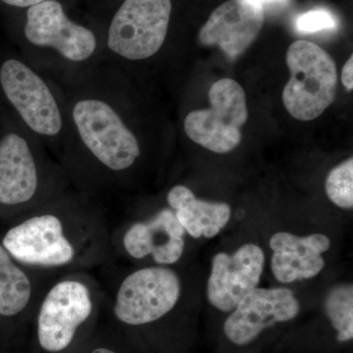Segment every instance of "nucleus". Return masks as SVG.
I'll return each instance as SVG.
<instances>
[{
  "label": "nucleus",
  "mask_w": 353,
  "mask_h": 353,
  "mask_svg": "<svg viewBox=\"0 0 353 353\" xmlns=\"http://www.w3.org/2000/svg\"><path fill=\"white\" fill-rule=\"evenodd\" d=\"M285 60L290 79L283 92L285 108L297 120H314L336 99V62L326 50L306 41L290 44Z\"/></svg>",
  "instance_id": "nucleus-1"
},
{
  "label": "nucleus",
  "mask_w": 353,
  "mask_h": 353,
  "mask_svg": "<svg viewBox=\"0 0 353 353\" xmlns=\"http://www.w3.org/2000/svg\"><path fill=\"white\" fill-rule=\"evenodd\" d=\"M73 223L57 213H37L10 228L1 245L18 263L38 268H64L81 259Z\"/></svg>",
  "instance_id": "nucleus-2"
},
{
  "label": "nucleus",
  "mask_w": 353,
  "mask_h": 353,
  "mask_svg": "<svg viewBox=\"0 0 353 353\" xmlns=\"http://www.w3.org/2000/svg\"><path fill=\"white\" fill-rule=\"evenodd\" d=\"M72 117L88 152L109 170H127L141 155L138 139L108 102L82 99Z\"/></svg>",
  "instance_id": "nucleus-3"
},
{
  "label": "nucleus",
  "mask_w": 353,
  "mask_h": 353,
  "mask_svg": "<svg viewBox=\"0 0 353 353\" xmlns=\"http://www.w3.org/2000/svg\"><path fill=\"white\" fill-rule=\"evenodd\" d=\"M211 108L192 111L185 131L197 145L215 153L234 150L241 141V128L248 121L245 92L240 83L226 78L213 83L208 92Z\"/></svg>",
  "instance_id": "nucleus-4"
},
{
  "label": "nucleus",
  "mask_w": 353,
  "mask_h": 353,
  "mask_svg": "<svg viewBox=\"0 0 353 353\" xmlns=\"http://www.w3.org/2000/svg\"><path fill=\"white\" fill-rule=\"evenodd\" d=\"M171 11V0H125L109 28V50L129 60L157 54L166 39Z\"/></svg>",
  "instance_id": "nucleus-5"
},
{
  "label": "nucleus",
  "mask_w": 353,
  "mask_h": 353,
  "mask_svg": "<svg viewBox=\"0 0 353 353\" xmlns=\"http://www.w3.org/2000/svg\"><path fill=\"white\" fill-rule=\"evenodd\" d=\"M181 296L178 275L167 267H146L128 275L114 299L117 319L141 326L161 319L175 307Z\"/></svg>",
  "instance_id": "nucleus-6"
},
{
  "label": "nucleus",
  "mask_w": 353,
  "mask_h": 353,
  "mask_svg": "<svg viewBox=\"0 0 353 353\" xmlns=\"http://www.w3.org/2000/svg\"><path fill=\"white\" fill-rule=\"evenodd\" d=\"M90 285L78 279L59 281L46 292L39 307V345L48 352H60L71 345L77 330L94 310Z\"/></svg>",
  "instance_id": "nucleus-7"
},
{
  "label": "nucleus",
  "mask_w": 353,
  "mask_h": 353,
  "mask_svg": "<svg viewBox=\"0 0 353 353\" xmlns=\"http://www.w3.org/2000/svg\"><path fill=\"white\" fill-rule=\"evenodd\" d=\"M2 90L28 127L44 137L57 136L63 126L57 99L30 67L9 59L0 69Z\"/></svg>",
  "instance_id": "nucleus-8"
},
{
  "label": "nucleus",
  "mask_w": 353,
  "mask_h": 353,
  "mask_svg": "<svg viewBox=\"0 0 353 353\" xmlns=\"http://www.w3.org/2000/svg\"><path fill=\"white\" fill-rule=\"evenodd\" d=\"M25 36L34 46L53 48L73 62L92 57L97 46L94 32L70 20L57 0H46L30 7Z\"/></svg>",
  "instance_id": "nucleus-9"
},
{
  "label": "nucleus",
  "mask_w": 353,
  "mask_h": 353,
  "mask_svg": "<svg viewBox=\"0 0 353 353\" xmlns=\"http://www.w3.org/2000/svg\"><path fill=\"white\" fill-rule=\"evenodd\" d=\"M301 304L294 292L284 288H255L246 294L227 318L224 334L234 345H248L265 329L294 319Z\"/></svg>",
  "instance_id": "nucleus-10"
},
{
  "label": "nucleus",
  "mask_w": 353,
  "mask_h": 353,
  "mask_svg": "<svg viewBox=\"0 0 353 353\" xmlns=\"http://www.w3.org/2000/svg\"><path fill=\"white\" fill-rule=\"evenodd\" d=\"M265 255L259 245H243L233 255L218 253L212 260L208 299L222 312H230L257 288L264 269Z\"/></svg>",
  "instance_id": "nucleus-11"
},
{
  "label": "nucleus",
  "mask_w": 353,
  "mask_h": 353,
  "mask_svg": "<svg viewBox=\"0 0 353 353\" xmlns=\"http://www.w3.org/2000/svg\"><path fill=\"white\" fill-rule=\"evenodd\" d=\"M264 9L250 0H228L216 8L199 32L201 44L218 46L231 60L236 59L259 37Z\"/></svg>",
  "instance_id": "nucleus-12"
},
{
  "label": "nucleus",
  "mask_w": 353,
  "mask_h": 353,
  "mask_svg": "<svg viewBox=\"0 0 353 353\" xmlns=\"http://www.w3.org/2000/svg\"><path fill=\"white\" fill-rule=\"evenodd\" d=\"M185 233L174 211L163 208L152 219L132 224L123 236V246L132 259L152 255L157 264H175L185 250Z\"/></svg>",
  "instance_id": "nucleus-13"
},
{
  "label": "nucleus",
  "mask_w": 353,
  "mask_h": 353,
  "mask_svg": "<svg viewBox=\"0 0 353 353\" xmlns=\"http://www.w3.org/2000/svg\"><path fill=\"white\" fill-rule=\"evenodd\" d=\"M331 246L328 236L322 234L297 236L280 232L270 240L273 250L271 268L279 282L289 284L319 275L325 267L322 253Z\"/></svg>",
  "instance_id": "nucleus-14"
},
{
  "label": "nucleus",
  "mask_w": 353,
  "mask_h": 353,
  "mask_svg": "<svg viewBox=\"0 0 353 353\" xmlns=\"http://www.w3.org/2000/svg\"><path fill=\"white\" fill-rule=\"evenodd\" d=\"M39 171L29 143L9 132L0 141V204L29 203L39 190Z\"/></svg>",
  "instance_id": "nucleus-15"
},
{
  "label": "nucleus",
  "mask_w": 353,
  "mask_h": 353,
  "mask_svg": "<svg viewBox=\"0 0 353 353\" xmlns=\"http://www.w3.org/2000/svg\"><path fill=\"white\" fill-rule=\"evenodd\" d=\"M167 201L173 209L176 220L194 239L217 236L231 218L229 204L201 201L185 185L172 188Z\"/></svg>",
  "instance_id": "nucleus-16"
},
{
  "label": "nucleus",
  "mask_w": 353,
  "mask_h": 353,
  "mask_svg": "<svg viewBox=\"0 0 353 353\" xmlns=\"http://www.w3.org/2000/svg\"><path fill=\"white\" fill-rule=\"evenodd\" d=\"M32 296L34 285L29 275L0 243V316L20 314Z\"/></svg>",
  "instance_id": "nucleus-17"
},
{
  "label": "nucleus",
  "mask_w": 353,
  "mask_h": 353,
  "mask_svg": "<svg viewBox=\"0 0 353 353\" xmlns=\"http://www.w3.org/2000/svg\"><path fill=\"white\" fill-rule=\"evenodd\" d=\"M325 312L336 331V340L347 343L353 339V287L352 284L336 285L324 303Z\"/></svg>",
  "instance_id": "nucleus-18"
},
{
  "label": "nucleus",
  "mask_w": 353,
  "mask_h": 353,
  "mask_svg": "<svg viewBox=\"0 0 353 353\" xmlns=\"http://www.w3.org/2000/svg\"><path fill=\"white\" fill-rule=\"evenodd\" d=\"M326 192L330 201L339 208H353V158H348L343 163L330 172L326 180Z\"/></svg>",
  "instance_id": "nucleus-19"
},
{
  "label": "nucleus",
  "mask_w": 353,
  "mask_h": 353,
  "mask_svg": "<svg viewBox=\"0 0 353 353\" xmlns=\"http://www.w3.org/2000/svg\"><path fill=\"white\" fill-rule=\"evenodd\" d=\"M294 26L301 34H315L336 29L338 20L328 9L317 8L297 16Z\"/></svg>",
  "instance_id": "nucleus-20"
},
{
  "label": "nucleus",
  "mask_w": 353,
  "mask_h": 353,
  "mask_svg": "<svg viewBox=\"0 0 353 353\" xmlns=\"http://www.w3.org/2000/svg\"><path fill=\"white\" fill-rule=\"evenodd\" d=\"M341 82L348 92H352L353 88V57H350L347 63L341 70Z\"/></svg>",
  "instance_id": "nucleus-21"
},
{
  "label": "nucleus",
  "mask_w": 353,
  "mask_h": 353,
  "mask_svg": "<svg viewBox=\"0 0 353 353\" xmlns=\"http://www.w3.org/2000/svg\"><path fill=\"white\" fill-rule=\"evenodd\" d=\"M250 1L257 4V6H261L263 9H270L287 6L290 0H250Z\"/></svg>",
  "instance_id": "nucleus-22"
},
{
  "label": "nucleus",
  "mask_w": 353,
  "mask_h": 353,
  "mask_svg": "<svg viewBox=\"0 0 353 353\" xmlns=\"http://www.w3.org/2000/svg\"><path fill=\"white\" fill-rule=\"evenodd\" d=\"M1 1L8 4V6L24 8V7L37 6V4L41 3V2L46 1V0H1Z\"/></svg>",
  "instance_id": "nucleus-23"
},
{
  "label": "nucleus",
  "mask_w": 353,
  "mask_h": 353,
  "mask_svg": "<svg viewBox=\"0 0 353 353\" xmlns=\"http://www.w3.org/2000/svg\"><path fill=\"white\" fill-rule=\"evenodd\" d=\"M92 353H116V352H114L113 350H109V348L99 347V348H95L94 352H92Z\"/></svg>",
  "instance_id": "nucleus-24"
}]
</instances>
